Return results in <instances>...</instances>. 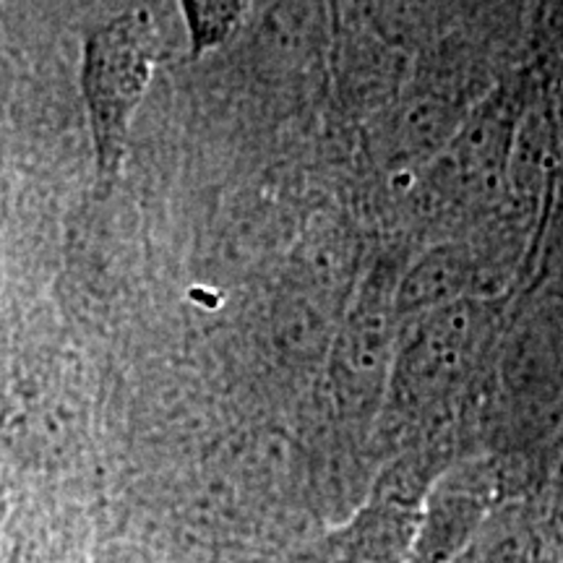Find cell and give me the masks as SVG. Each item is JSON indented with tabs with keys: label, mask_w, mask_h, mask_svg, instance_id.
I'll use <instances>...</instances> for the list:
<instances>
[{
	"label": "cell",
	"mask_w": 563,
	"mask_h": 563,
	"mask_svg": "<svg viewBox=\"0 0 563 563\" xmlns=\"http://www.w3.org/2000/svg\"><path fill=\"white\" fill-rule=\"evenodd\" d=\"M194 55H203L224 45L241 30L249 16L251 0H180Z\"/></svg>",
	"instance_id": "cell-2"
},
{
	"label": "cell",
	"mask_w": 563,
	"mask_h": 563,
	"mask_svg": "<svg viewBox=\"0 0 563 563\" xmlns=\"http://www.w3.org/2000/svg\"><path fill=\"white\" fill-rule=\"evenodd\" d=\"M157 58L159 34L146 11L123 13L84 42L81 91L102 175L121 167L133 115L150 89Z\"/></svg>",
	"instance_id": "cell-1"
}]
</instances>
